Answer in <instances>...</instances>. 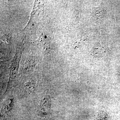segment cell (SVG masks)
I'll return each mask as SVG.
<instances>
[{
	"label": "cell",
	"mask_w": 120,
	"mask_h": 120,
	"mask_svg": "<svg viewBox=\"0 0 120 120\" xmlns=\"http://www.w3.org/2000/svg\"><path fill=\"white\" fill-rule=\"evenodd\" d=\"M39 46L44 52L49 51L50 49L51 45L49 40L47 38L46 36L42 37L39 39L38 41Z\"/></svg>",
	"instance_id": "cell-1"
},
{
	"label": "cell",
	"mask_w": 120,
	"mask_h": 120,
	"mask_svg": "<svg viewBox=\"0 0 120 120\" xmlns=\"http://www.w3.org/2000/svg\"><path fill=\"white\" fill-rule=\"evenodd\" d=\"M50 109V103L49 99L45 98L41 101L40 103V109L41 114L43 116H47L49 113Z\"/></svg>",
	"instance_id": "cell-2"
},
{
	"label": "cell",
	"mask_w": 120,
	"mask_h": 120,
	"mask_svg": "<svg viewBox=\"0 0 120 120\" xmlns=\"http://www.w3.org/2000/svg\"><path fill=\"white\" fill-rule=\"evenodd\" d=\"M34 59L33 58H31L29 59L25 63L24 65V68L26 71H30L33 68L35 65Z\"/></svg>",
	"instance_id": "cell-3"
},
{
	"label": "cell",
	"mask_w": 120,
	"mask_h": 120,
	"mask_svg": "<svg viewBox=\"0 0 120 120\" xmlns=\"http://www.w3.org/2000/svg\"><path fill=\"white\" fill-rule=\"evenodd\" d=\"M13 104V100L12 99H10L7 101L6 103L4 105L3 108L2 110V114H4L7 113V112H9L11 109Z\"/></svg>",
	"instance_id": "cell-4"
},
{
	"label": "cell",
	"mask_w": 120,
	"mask_h": 120,
	"mask_svg": "<svg viewBox=\"0 0 120 120\" xmlns=\"http://www.w3.org/2000/svg\"><path fill=\"white\" fill-rule=\"evenodd\" d=\"M26 89L28 92L32 93L35 90L34 84L33 82H28L25 84Z\"/></svg>",
	"instance_id": "cell-5"
},
{
	"label": "cell",
	"mask_w": 120,
	"mask_h": 120,
	"mask_svg": "<svg viewBox=\"0 0 120 120\" xmlns=\"http://www.w3.org/2000/svg\"><path fill=\"white\" fill-rule=\"evenodd\" d=\"M1 41L9 44L10 42V38L8 36H4L1 38Z\"/></svg>",
	"instance_id": "cell-6"
},
{
	"label": "cell",
	"mask_w": 120,
	"mask_h": 120,
	"mask_svg": "<svg viewBox=\"0 0 120 120\" xmlns=\"http://www.w3.org/2000/svg\"><path fill=\"white\" fill-rule=\"evenodd\" d=\"M102 49V48H101V46H97V47H95V48L94 49V52L95 53H98V54H101L102 52H102L103 50Z\"/></svg>",
	"instance_id": "cell-7"
}]
</instances>
